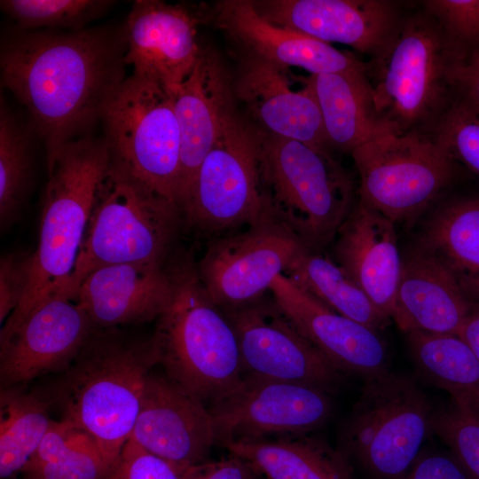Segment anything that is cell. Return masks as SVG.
Masks as SVG:
<instances>
[{
    "mask_svg": "<svg viewBox=\"0 0 479 479\" xmlns=\"http://www.w3.org/2000/svg\"><path fill=\"white\" fill-rule=\"evenodd\" d=\"M130 439L181 468L202 463L216 437L212 417L202 402L166 375H148Z\"/></svg>",
    "mask_w": 479,
    "mask_h": 479,
    "instance_id": "ac0fdd59",
    "label": "cell"
},
{
    "mask_svg": "<svg viewBox=\"0 0 479 479\" xmlns=\"http://www.w3.org/2000/svg\"><path fill=\"white\" fill-rule=\"evenodd\" d=\"M332 395L316 387L245 375L238 389L208 407L216 445L310 434L334 413Z\"/></svg>",
    "mask_w": 479,
    "mask_h": 479,
    "instance_id": "4fadbf2b",
    "label": "cell"
},
{
    "mask_svg": "<svg viewBox=\"0 0 479 479\" xmlns=\"http://www.w3.org/2000/svg\"><path fill=\"white\" fill-rule=\"evenodd\" d=\"M173 98L181 142L180 208L225 120L238 107L233 72L215 49L202 45L191 74Z\"/></svg>",
    "mask_w": 479,
    "mask_h": 479,
    "instance_id": "44dd1931",
    "label": "cell"
},
{
    "mask_svg": "<svg viewBox=\"0 0 479 479\" xmlns=\"http://www.w3.org/2000/svg\"><path fill=\"white\" fill-rule=\"evenodd\" d=\"M239 346L243 375L312 386L333 394L343 373L307 340L274 299L221 310Z\"/></svg>",
    "mask_w": 479,
    "mask_h": 479,
    "instance_id": "5bb4252c",
    "label": "cell"
},
{
    "mask_svg": "<svg viewBox=\"0 0 479 479\" xmlns=\"http://www.w3.org/2000/svg\"><path fill=\"white\" fill-rule=\"evenodd\" d=\"M100 124L112 160L178 205L181 142L173 95L133 73L108 98Z\"/></svg>",
    "mask_w": 479,
    "mask_h": 479,
    "instance_id": "30bf717a",
    "label": "cell"
},
{
    "mask_svg": "<svg viewBox=\"0 0 479 479\" xmlns=\"http://www.w3.org/2000/svg\"><path fill=\"white\" fill-rule=\"evenodd\" d=\"M452 98L479 113V48L455 51L447 71Z\"/></svg>",
    "mask_w": 479,
    "mask_h": 479,
    "instance_id": "ab89813d",
    "label": "cell"
},
{
    "mask_svg": "<svg viewBox=\"0 0 479 479\" xmlns=\"http://www.w3.org/2000/svg\"><path fill=\"white\" fill-rule=\"evenodd\" d=\"M423 5L456 50L479 48V0H428Z\"/></svg>",
    "mask_w": 479,
    "mask_h": 479,
    "instance_id": "8d00e7d4",
    "label": "cell"
},
{
    "mask_svg": "<svg viewBox=\"0 0 479 479\" xmlns=\"http://www.w3.org/2000/svg\"><path fill=\"white\" fill-rule=\"evenodd\" d=\"M262 134L238 107L227 117L180 207L185 224L212 240L270 213L259 169Z\"/></svg>",
    "mask_w": 479,
    "mask_h": 479,
    "instance_id": "9c48e42d",
    "label": "cell"
},
{
    "mask_svg": "<svg viewBox=\"0 0 479 479\" xmlns=\"http://www.w3.org/2000/svg\"><path fill=\"white\" fill-rule=\"evenodd\" d=\"M158 355L153 337L94 328L73 361L36 389L60 420L89 434L112 466L130 439Z\"/></svg>",
    "mask_w": 479,
    "mask_h": 479,
    "instance_id": "7a4b0ae2",
    "label": "cell"
},
{
    "mask_svg": "<svg viewBox=\"0 0 479 479\" xmlns=\"http://www.w3.org/2000/svg\"><path fill=\"white\" fill-rule=\"evenodd\" d=\"M455 162L479 175V113L466 102L452 98L438 117L431 135Z\"/></svg>",
    "mask_w": 479,
    "mask_h": 479,
    "instance_id": "e575fe53",
    "label": "cell"
},
{
    "mask_svg": "<svg viewBox=\"0 0 479 479\" xmlns=\"http://www.w3.org/2000/svg\"><path fill=\"white\" fill-rule=\"evenodd\" d=\"M31 125L26 126L0 103V224L2 231L17 218L28 192L33 169Z\"/></svg>",
    "mask_w": 479,
    "mask_h": 479,
    "instance_id": "d6a6232c",
    "label": "cell"
},
{
    "mask_svg": "<svg viewBox=\"0 0 479 479\" xmlns=\"http://www.w3.org/2000/svg\"><path fill=\"white\" fill-rule=\"evenodd\" d=\"M395 224L359 200L334 244L338 264L390 319L402 266Z\"/></svg>",
    "mask_w": 479,
    "mask_h": 479,
    "instance_id": "cb8c5ba5",
    "label": "cell"
},
{
    "mask_svg": "<svg viewBox=\"0 0 479 479\" xmlns=\"http://www.w3.org/2000/svg\"><path fill=\"white\" fill-rule=\"evenodd\" d=\"M306 247L270 211L244 231L210 240L197 270L208 296L220 310L239 308L263 298L276 277Z\"/></svg>",
    "mask_w": 479,
    "mask_h": 479,
    "instance_id": "7c38bea8",
    "label": "cell"
},
{
    "mask_svg": "<svg viewBox=\"0 0 479 479\" xmlns=\"http://www.w3.org/2000/svg\"><path fill=\"white\" fill-rule=\"evenodd\" d=\"M472 305L434 257L413 246L402 258L392 316L401 331L459 334Z\"/></svg>",
    "mask_w": 479,
    "mask_h": 479,
    "instance_id": "d4e9b609",
    "label": "cell"
},
{
    "mask_svg": "<svg viewBox=\"0 0 479 479\" xmlns=\"http://www.w3.org/2000/svg\"><path fill=\"white\" fill-rule=\"evenodd\" d=\"M452 404L435 412L432 432L448 446L471 479H479V414Z\"/></svg>",
    "mask_w": 479,
    "mask_h": 479,
    "instance_id": "d590c367",
    "label": "cell"
},
{
    "mask_svg": "<svg viewBox=\"0 0 479 479\" xmlns=\"http://www.w3.org/2000/svg\"><path fill=\"white\" fill-rule=\"evenodd\" d=\"M122 26L24 30L1 39V83L27 108L48 174L69 142L91 135L126 75Z\"/></svg>",
    "mask_w": 479,
    "mask_h": 479,
    "instance_id": "6da1fadb",
    "label": "cell"
},
{
    "mask_svg": "<svg viewBox=\"0 0 479 479\" xmlns=\"http://www.w3.org/2000/svg\"><path fill=\"white\" fill-rule=\"evenodd\" d=\"M318 253L303 248L283 274L296 287L345 318L377 332L389 326L391 319L349 274Z\"/></svg>",
    "mask_w": 479,
    "mask_h": 479,
    "instance_id": "f546056e",
    "label": "cell"
},
{
    "mask_svg": "<svg viewBox=\"0 0 479 479\" xmlns=\"http://www.w3.org/2000/svg\"><path fill=\"white\" fill-rule=\"evenodd\" d=\"M298 331L344 374L363 380L389 372V354L379 332L330 310L279 274L270 289Z\"/></svg>",
    "mask_w": 479,
    "mask_h": 479,
    "instance_id": "ffe728a7",
    "label": "cell"
},
{
    "mask_svg": "<svg viewBox=\"0 0 479 479\" xmlns=\"http://www.w3.org/2000/svg\"><path fill=\"white\" fill-rule=\"evenodd\" d=\"M110 467L89 434L53 420L21 473L26 479H103Z\"/></svg>",
    "mask_w": 479,
    "mask_h": 479,
    "instance_id": "1f68e13d",
    "label": "cell"
},
{
    "mask_svg": "<svg viewBox=\"0 0 479 479\" xmlns=\"http://www.w3.org/2000/svg\"><path fill=\"white\" fill-rule=\"evenodd\" d=\"M51 407L26 387L0 390V477L21 472L37 450L53 420Z\"/></svg>",
    "mask_w": 479,
    "mask_h": 479,
    "instance_id": "4dcf8cb0",
    "label": "cell"
},
{
    "mask_svg": "<svg viewBox=\"0 0 479 479\" xmlns=\"http://www.w3.org/2000/svg\"><path fill=\"white\" fill-rule=\"evenodd\" d=\"M203 20L211 19L240 49L287 69L303 68L310 75L352 69L364 62L353 54L339 51L330 43L277 26L260 16L251 0H224Z\"/></svg>",
    "mask_w": 479,
    "mask_h": 479,
    "instance_id": "7402d4cb",
    "label": "cell"
},
{
    "mask_svg": "<svg viewBox=\"0 0 479 479\" xmlns=\"http://www.w3.org/2000/svg\"><path fill=\"white\" fill-rule=\"evenodd\" d=\"M360 200L394 223L421 214L450 185L456 162L420 131H391L351 153Z\"/></svg>",
    "mask_w": 479,
    "mask_h": 479,
    "instance_id": "8fae6325",
    "label": "cell"
},
{
    "mask_svg": "<svg viewBox=\"0 0 479 479\" xmlns=\"http://www.w3.org/2000/svg\"><path fill=\"white\" fill-rule=\"evenodd\" d=\"M402 479H471L452 452L420 454Z\"/></svg>",
    "mask_w": 479,
    "mask_h": 479,
    "instance_id": "b9f144b4",
    "label": "cell"
},
{
    "mask_svg": "<svg viewBox=\"0 0 479 479\" xmlns=\"http://www.w3.org/2000/svg\"><path fill=\"white\" fill-rule=\"evenodd\" d=\"M114 4L109 0H2L0 7L20 29L80 30Z\"/></svg>",
    "mask_w": 479,
    "mask_h": 479,
    "instance_id": "836d02e7",
    "label": "cell"
},
{
    "mask_svg": "<svg viewBox=\"0 0 479 479\" xmlns=\"http://www.w3.org/2000/svg\"><path fill=\"white\" fill-rule=\"evenodd\" d=\"M183 221L179 206L112 160L100 182L68 287L115 263L164 265Z\"/></svg>",
    "mask_w": 479,
    "mask_h": 479,
    "instance_id": "5b68a950",
    "label": "cell"
},
{
    "mask_svg": "<svg viewBox=\"0 0 479 479\" xmlns=\"http://www.w3.org/2000/svg\"><path fill=\"white\" fill-rule=\"evenodd\" d=\"M259 169L271 215L309 249L335 238L353 208V184L327 150L263 130Z\"/></svg>",
    "mask_w": 479,
    "mask_h": 479,
    "instance_id": "8992f818",
    "label": "cell"
},
{
    "mask_svg": "<svg viewBox=\"0 0 479 479\" xmlns=\"http://www.w3.org/2000/svg\"><path fill=\"white\" fill-rule=\"evenodd\" d=\"M302 80L314 92L329 147L351 153L368 141L397 131L377 110L366 63Z\"/></svg>",
    "mask_w": 479,
    "mask_h": 479,
    "instance_id": "484cf974",
    "label": "cell"
},
{
    "mask_svg": "<svg viewBox=\"0 0 479 479\" xmlns=\"http://www.w3.org/2000/svg\"><path fill=\"white\" fill-rule=\"evenodd\" d=\"M94 328L75 300L54 295L43 301L0 338L1 389L27 387L35 379L61 372Z\"/></svg>",
    "mask_w": 479,
    "mask_h": 479,
    "instance_id": "9a60e30c",
    "label": "cell"
},
{
    "mask_svg": "<svg viewBox=\"0 0 479 479\" xmlns=\"http://www.w3.org/2000/svg\"><path fill=\"white\" fill-rule=\"evenodd\" d=\"M165 268L171 295L152 335L158 365L173 383L210 406L244 378L237 339L208 296L190 252H172Z\"/></svg>",
    "mask_w": 479,
    "mask_h": 479,
    "instance_id": "3957f363",
    "label": "cell"
},
{
    "mask_svg": "<svg viewBox=\"0 0 479 479\" xmlns=\"http://www.w3.org/2000/svg\"><path fill=\"white\" fill-rule=\"evenodd\" d=\"M200 9L160 0H136L122 25L126 63L173 96L191 74L202 44Z\"/></svg>",
    "mask_w": 479,
    "mask_h": 479,
    "instance_id": "2e32d148",
    "label": "cell"
},
{
    "mask_svg": "<svg viewBox=\"0 0 479 479\" xmlns=\"http://www.w3.org/2000/svg\"><path fill=\"white\" fill-rule=\"evenodd\" d=\"M232 72L236 100L260 129L328 151L320 109L306 82L293 90L287 69L243 49Z\"/></svg>",
    "mask_w": 479,
    "mask_h": 479,
    "instance_id": "d6986e66",
    "label": "cell"
},
{
    "mask_svg": "<svg viewBox=\"0 0 479 479\" xmlns=\"http://www.w3.org/2000/svg\"><path fill=\"white\" fill-rule=\"evenodd\" d=\"M459 335L469 345L479 361V302L472 305Z\"/></svg>",
    "mask_w": 479,
    "mask_h": 479,
    "instance_id": "7bdbcfd3",
    "label": "cell"
},
{
    "mask_svg": "<svg viewBox=\"0 0 479 479\" xmlns=\"http://www.w3.org/2000/svg\"><path fill=\"white\" fill-rule=\"evenodd\" d=\"M455 51L426 11L402 20L388 49L366 63L377 110L398 132L436 122L452 96L447 71Z\"/></svg>",
    "mask_w": 479,
    "mask_h": 479,
    "instance_id": "ba28073f",
    "label": "cell"
},
{
    "mask_svg": "<svg viewBox=\"0 0 479 479\" xmlns=\"http://www.w3.org/2000/svg\"><path fill=\"white\" fill-rule=\"evenodd\" d=\"M434 413L412 376L389 371L365 379L338 448L376 479H402L432 432Z\"/></svg>",
    "mask_w": 479,
    "mask_h": 479,
    "instance_id": "52a82bcc",
    "label": "cell"
},
{
    "mask_svg": "<svg viewBox=\"0 0 479 479\" xmlns=\"http://www.w3.org/2000/svg\"><path fill=\"white\" fill-rule=\"evenodd\" d=\"M406 340L420 376L479 414V361L469 345L459 334L422 331L406 333Z\"/></svg>",
    "mask_w": 479,
    "mask_h": 479,
    "instance_id": "f1b7e54d",
    "label": "cell"
},
{
    "mask_svg": "<svg viewBox=\"0 0 479 479\" xmlns=\"http://www.w3.org/2000/svg\"><path fill=\"white\" fill-rule=\"evenodd\" d=\"M261 475L251 462L238 456L204 461L185 469L182 479H257Z\"/></svg>",
    "mask_w": 479,
    "mask_h": 479,
    "instance_id": "60d3db41",
    "label": "cell"
},
{
    "mask_svg": "<svg viewBox=\"0 0 479 479\" xmlns=\"http://www.w3.org/2000/svg\"><path fill=\"white\" fill-rule=\"evenodd\" d=\"M414 246L450 271L472 304L479 302V196L440 205L422 224Z\"/></svg>",
    "mask_w": 479,
    "mask_h": 479,
    "instance_id": "4316f807",
    "label": "cell"
},
{
    "mask_svg": "<svg viewBox=\"0 0 479 479\" xmlns=\"http://www.w3.org/2000/svg\"><path fill=\"white\" fill-rule=\"evenodd\" d=\"M185 469L129 439L103 479H182Z\"/></svg>",
    "mask_w": 479,
    "mask_h": 479,
    "instance_id": "74e56055",
    "label": "cell"
},
{
    "mask_svg": "<svg viewBox=\"0 0 479 479\" xmlns=\"http://www.w3.org/2000/svg\"><path fill=\"white\" fill-rule=\"evenodd\" d=\"M9 479H15V478H12H12H9ZM24 479H26V478H24Z\"/></svg>",
    "mask_w": 479,
    "mask_h": 479,
    "instance_id": "ee69618b",
    "label": "cell"
},
{
    "mask_svg": "<svg viewBox=\"0 0 479 479\" xmlns=\"http://www.w3.org/2000/svg\"><path fill=\"white\" fill-rule=\"evenodd\" d=\"M268 21L324 43H340L381 56L402 20L397 4L385 0H251Z\"/></svg>",
    "mask_w": 479,
    "mask_h": 479,
    "instance_id": "e0dca14e",
    "label": "cell"
},
{
    "mask_svg": "<svg viewBox=\"0 0 479 479\" xmlns=\"http://www.w3.org/2000/svg\"><path fill=\"white\" fill-rule=\"evenodd\" d=\"M171 284L165 264L124 263L92 271L75 300L95 328H113L157 318L168 305Z\"/></svg>",
    "mask_w": 479,
    "mask_h": 479,
    "instance_id": "603a6c76",
    "label": "cell"
},
{
    "mask_svg": "<svg viewBox=\"0 0 479 479\" xmlns=\"http://www.w3.org/2000/svg\"><path fill=\"white\" fill-rule=\"evenodd\" d=\"M110 163L106 142L92 135L69 142L59 153L48 174L27 289L4 321L0 338L10 334L47 298L69 297V283L97 191Z\"/></svg>",
    "mask_w": 479,
    "mask_h": 479,
    "instance_id": "277c9868",
    "label": "cell"
},
{
    "mask_svg": "<svg viewBox=\"0 0 479 479\" xmlns=\"http://www.w3.org/2000/svg\"><path fill=\"white\" fill-rule=\"evenodd\" d=\"M223 447L254 464L266 479H354L347 455L310 434L231 443Z\"/></svg>",
    "mask_w": 479,
    "mask_h": 479,
    "instance_id": "83f0119b",
    "label": "cell"
},
{
    "mask_svg": "<svg viewBox=\"0 0 479 479\" xmlns=\"http://www.w3.org/2000/svg\"><path fill=\"white\" fill-rule=\"evenodd\" d=\"M31 264L32 254L28 253H11L1 258L0 322L2 325L20 305L26 294Z\"/></svg>",
    "mask_w": 479,
    "mask_h": 479,
    "instance_id": "f35d334b",
    "label": "cell"
}]
</instances>
